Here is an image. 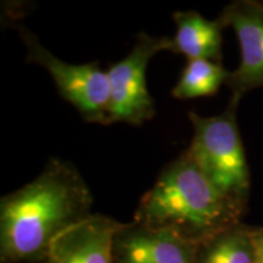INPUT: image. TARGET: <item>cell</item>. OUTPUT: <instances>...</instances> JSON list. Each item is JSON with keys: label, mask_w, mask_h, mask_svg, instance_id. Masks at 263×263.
Instances as JSON below:
<instances>
[{"label": "cell", "mask_w": 263, "mask_h": 263, "mask_svg": "<svg viewBox=\"0 0 263 263\" xmlns=\"http://www.w3.org/2000/svg\"><path fill=\"white\" fill-rule=\"evenodd\" d=\"M93 195L73 164L49 160L32 182L2 197V263H42L51 242L91 215Z\"/></svg>", "instance_id": "1"}, {"label": "cell", "mask_w": 263, "mask_h": 263, "mask_svg": "<svg viewBox=\"0 0 263 263\" xmlns=\"http://www.w3.org/2000/svg\"><path fill=\"white\" fill-rule=\"evenodd\" d=\"M245 215L209 182L185 150L140 197L134 221L168 230L196 245L241 223Z\"/></svg>", "instance_id": "2"}, {"label": "cell", "mask_w": 263, "mask_h": 263, "mask_svg": "<svg viewBox=\"0 0 263 263\" xmlns=\"http://www.w3.org/2000/svg\"><path fill=\"white\" fill-rule=\"evenodd\" d=\"M240 100L232 95L226 110L211 117L190 111L193 138L186 153L219 193L248 212L251 176L238 124Z\"/></svg>", "instance_id": "3"}, {"label": "cell", "mask_w": 263, "mask_h": 263, "mask_svg": "<svg viewBox=\"0 0 263 263\" xmlns=\"http://www.w3.org/2000/svg\"><path fill=\"white\" fill-rule=\"evenodd\" d=\"M16 28L27 51L26 60L49 72L61 98L77 108L85 122L110 124V87L106 71L101 70L98 62L74 65L62 61L43 47L37 35L28 28L24 26Z\"/></svg>", "instance_id": "4"}, {"label": "cell", "mask_w": 263, "mask_h": 263, "mask_svg": "<svg viewBox=\"0 0 263 263\" xmlns=\"http://www.w3.org/2000/svg\"><path fill=\"white\" fill-rule=\"evenodd\" d=\"M171 49L172 38L151 37L141 32L129 54L108 67V123L141 126L155 116V104L146 84V68L156 54Z\"/></svg>", "instance_id": "5"}, {"label": "cell", "mask_w": 263, "mask_h": 263, "mask_svg": "<svg viewBox=\"0 0 263 263\" xmlns=\"http://www.w3.org/2000/svg\"><path fill=\"white\" fill-rule=\"evenodd\" d=\"M217 21L223 28L234 29L239 42V65L226 82L232 95L242 98L263 88V2L234 0L223 8Z\"/></svg>", "instance_id": "6"}, {"label": "cell", "mask_w": 263, "mask_h": 263, "mask_svg": "<svg viewBox=\"0 0 263 263\" xmlns=\"http://www.w3.org/2000/svg\"><path fill=\"white\" fill-rule=\"evenodd\" d=\"M196 245L172 232L132 221L114 239V263H194Z\"/></svg>", "instance_id": "7"}, {"label": "cell", "mask_w": 263, "mask_h": 263, "mask_svg": "<svg viewBox=\"0 0 263 263\" xmlns=\"http://www.w3.org/2000/svg\"><path fill=\"white\" fill-rule=\"evenodd\" d=\"M122 222L91 213L51 242L42 263H114L115 234Z\"/></svg>", "instance_id": "8"}, {"label": "cell", "mask_w": 263, "mask_h": 263, "mask_svg": "<svg viewBox=\"0 0 263 263\" xmlns=\"http://www.w3.org/2000/svg\"><path fill=\"white\" fill-rule=\"evenodd\" d=\"M176 34L172 38L174 54H182L188 60H210L222 64V25L210 21L193 11L173 14Z\"/></svg>", "instance_id": "9"}, {"label": "cell", "mask_w": 263, "mask_h": 263, "mask_svg": "<svg viewBox=\"0 0 263 263\" xmlns=\"http://www.w3.org/2000/svg\"><path fill=\"white\" fill-rule=\"evenodd\" d=\"M194 263H255L251 226L241 222L196 244Z\"/></svg>", "instance_id": "10"}, {"label": "cell", "mask_w": 263, "mask_h": 263, "mask_svg": "<svg viewBox=\"0 0 263 263\" xmlns=\"http://www.w3.org/2000/svg\"><path fill=\"white\" fill-rule=\"evenodd\" d=\"M230 71L218 62L210 60H188L174 85L172 97L179 100L212 97L222 84H226Z\"/></svg>", "instance_id": "11"}, {"label": "cell", "mask_w": 263, "mask_h": 263, "mask_svg": "<svg viewBox=\"0 0 263 263\" xmlns=\"http://www.w3.org/2000/svg\"><path fill=\"white\" fill-rule=\"evenodd\" d=\"M251 235L255 246V263H263V227L251 226Z\"/></svg>", "instance_id": "12"}]
</instances>
